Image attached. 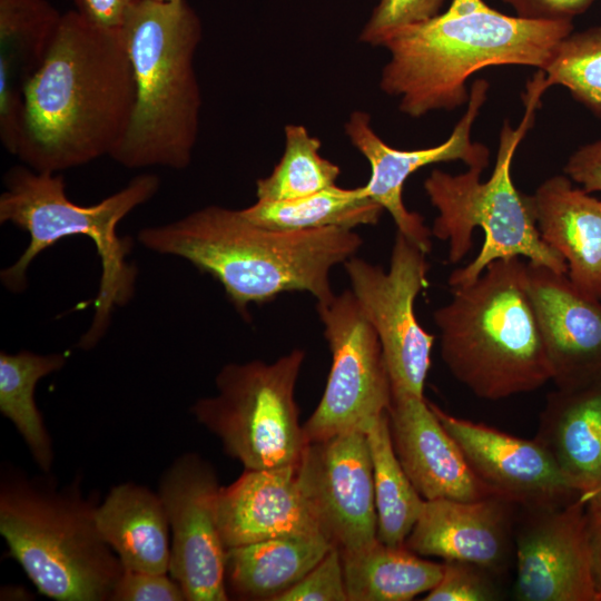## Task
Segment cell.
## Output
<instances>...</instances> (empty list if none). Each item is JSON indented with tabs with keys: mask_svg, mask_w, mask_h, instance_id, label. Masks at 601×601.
<instances>
[{
	"mask_svg": "<svg viewBox=\"0 0 601 601\" xmlns=\"http://www.w3.org/2000/svg\"><path fill=\"white\" fill-rule=\"evenodd\" d=\"M120 29L136 100L129 126L109 157L129 169H185L191 162L203 105L195 70L201 21L186 0H138Z\"/></svg>",
	"mask_w": 601,
	"mask_h": 601,
	"instance_id": "obj_4",
	"label": "cell"
},
{
	"mask_svg": "<svg viewBox=\"0 0 601 601\" xmlns=\"http://www.w3.org/2000/svg\"><path fill=\"white\" fill-rule=\"evenodd\" d=\"M284 152L272 173L256 181L260 201L300 198L336 186L339 167L321 155V140L303 125L284 128Z\"/></svg>",
	"mask_w": 601,
	"mask_h": 601,
	"instance_id": "obj_30",
	"label": "cell"
},
{
	"mask_svg": "<svg viewBox=\"0 0 601 601\" xmlns=\"http://www.w3.org/2000/svg\"><path fill=\"white\" fill-rule=\"evenodd\" d=\"M539 73L544 90L562 86L601 118V27L572 31Z\"/></svg>",
	"mask_w": 601,
	"mask_h": 601,
	"instance_id": "obj_31",
	"label": "cell"
},
{
	"mask_svg": "<svg viewBox=\"0 0 601 601\" xmlns=\"http://www.w3.org/2000/svg\"><path fill=\"white\" fill-rule=\"evenodd\" d=\"M136 82L121 29L62 13L48 53L24 90L14 156L60 173L110 156L135 107Z\"/></svg>",
	"mask_w": 601,
	"mask_h": 601,
	"instance_id": "obj_1",
	"label": "cell"
},
{
	"mask_svg": "<svg viewBox=\"0 0 601 601\" xmlns=\"http://www.w3.org/2000/svg\"><path fill=\"white\" fill-rule=\"evenodd\" d=\"M587 503L601 490V382L550 393L534 437Z\"/></svg>",
	"mask_w": 601,
	"mask_h": 601,
	"instance_id": "obj_23",
	"label": "cell"
},
{
	"mask_svg": "<svg viewBox=\"0 0 601 601\" xmlns=\"http://www.w3.org/2000/svg\"><path fill=\"white\" fill-rule=\"evenodd\" d=\"M518 17L541 21H572L594 0H503Z\"/></svg>",
	"mask_w": 601,
	"mask_h": 601,
	"instance_id": "obj_36",
	"label": "cell"
},
{
	"mask_svg": "<svg viewBox=\"0 0 601 601\" xmlns=\"http://www.w3.org/2000/svg\"><path fill=\"white\" fill-rule=\"evenodd\" d=\"M542 95L538 87L528 83L525 115L515 129L504 121L495 165L487 180H481L485 169L481 166L469 167L457 175L436 168L424 180V190L437 210L432 236L449 243L450 263H459L471 250L475 228L484 233L476 257L451 273V288L473 283L496 259L525 257L531 264L568 273L565 260L541 238L531 195L518 190L511 177L514 152L533 124Z\"/></svg>",
	"mask_w": 601,
	"mask_h": 601,
	"instance_id": "obj_8",
	"label": "cell"
},
{
	"mask_svg": "<svg viewBox=\"0 0 601 601\" xmlns=\"http://www.w3.org/2000/svg\"><path fill=\"white\" fill-rule=\"evenodd\" d=\"M256 225L276 230H308L322 228L354 229L376 225L384 211L364 187L333 186L315 194L290 200L260 201L240 209Z\"/></svg>",
	"mask_w": 601,
	"mask_h": 601,
	"instance_id": "obj_27",
	"label": "cell"
},
{
	"mask_svg": "<svg viewBox=\"0 0 601 601\" xmlns=\"http://www.w3.org/2000/svg\"><path fill=\"white\" fill-rule=\"evenodd\" d=\"M220 487L213 465L196 453L178 456L160 477L171 532L169 574L186 601L229 600L217 520Z\"/></svg>",
	"mask_w": 601,
	"mask_h": 601,
	"instance_id": "obj_12",
	"label": "cell"
},
{
	"mask_svg": "<svg viewBox=\"0 0 601 601\" xmlns=\"http://www.w3.org/2000/svg\"><path fill=\"white\" fill-rule=\"evenodd\" d=\"M592 574L601 600V492L585 503Z\"/></svg>",
	"mask_w": 601,
	"mask_h": 601,
	"instance_id": "obj_39",
	"label": "cell"
},
{
	"mask_svg": "<svg viewBox=\"0 0 601 601\" xmlns=\"http://www.w3.org/2000/svg\"><path fill=\"white\" fill-rule=\"evenodd\" d=\"M63 353H0V412L17 428L42 473L53 463L51 437L35 401L37 383L66 365Z\"/></svg>",
	"mask_w": 601,
	"mask_h": 601,
	"instance_id": "obj_28",
	"label": "cell"
},
{
	"mask_svg": "<svg viewBox=\"0 0 601 601\" xmlns=\"http://www.w3.org/2000/svg\"><path fill=\"white\" fill-rule=\"evenodd\" d=\"M95 519L125 570L169 573L170 528L158 492L134 482L115 485Z\"/></svg>",
	"mask_w": 601,
	"mask_h": 601,
	"instance_id": "obj_24",
	"label": "cell"
},
{
	"mask_svg": "<svg viewBox=\"0 0 601 601\" xmlns=\"http://www.w3.org/2000/svg\"><path fill=\"white\" fill-rule=\"evenodd\" d=\"M297 479L322 534L339 551L377 539L373 465L365 432L307 443Z\"/></svg>",
	"mask_w": 601,
	"mask_h": 601,
	"instance_id": "obj_13",
	"label": "cell"
},
{
	"mask_svg": "<svg viewBox=\"0 0 601 601\" xmlns=\"http://www.w3.org/2000/svg\"><path fill=\"white\" fill-rule=\"evenodd\" d=\"M444 0H380L361 30L362 43L380 46L393 31L430 20L440 13Z\"/></svg>",
	"mask_w": 601,
	"mask_h": 601,
	"instance_id": "obj_32",
	"label": "cell"
},
{
	"mask_svg": "<svg viewBox=\"0 0 601 601\" xmlns=\"http://www.w3.org/2000/svg\"><path fill=\"white\" fill-rule=\"evenodd\" d=\"M433 319L444 364L477 397L499 401L551 381L526 264L519 257L493 260L476 280L452 288Z\"/></svg>",
	"mask_w": 601,
	"mask_h": 601,
	"instance_id": "obj_5",
	"label": "cell"
},
{
	"mask_svg": "<svg viewBox=\"0 0 601 601\" xmlns=\"http://www.w3.org/2000/svg\"><path fill=\"white\" fill-rule=\"evenodd\" d=\"M324 535L283 536L226 549L228 595L274 601L305 577L332 549Z\"/></svg>",
	"mask_w": 601,
	"mask_h": 601,
	"instance_id": "obj_25",
	"label": "cell"
},
{
	"mask_svg": "<svg viewBox=\"0 0 601 601\" xmlns=\"http://www.w3.org/2000/svg\"><path fill=\"white\" fill-rule=\"evenodd\" d=\"M305 352L295 348L267 363H229L218 372L217 393L198 398L190 411L245 470L295 465L307 445L295 386Z\"/></svg>",
	"mask_w": 601,
	"mask_h": 601,
	"instance_id": "obj_9",
	"label": "cell"
},
{
	"mask_svg": "<svg viewBox=\"0 0 601 601\" xmlns=\"http://www.w3.org/2000/svg\"><path fill=\"white\" fill-rule=\"evenodd\" d=\"M426 254L397 231L388 270L356 256L343 264L351 290L378 336L392 393L424 396L434 335L421 326L414 306L428 283Z\"/></svg>",
	"mask_w": 601,
	"mask_h": 601,
	"instance_id": "obj_11",
	"label": "cell"
},
{
	"mask_svg": "<svg viewBox=\"0 0 601 601\" xmlns=\"http://www.w3.org/2000/svg\"><path fill=\"white\" fill-rule=\"evenodd\" d=\"M489 87L484 79L472 83L464 115L449 138L434 147L402 150L387 145L375 132L370 114L363 110L352 111L344 125L348 140L371 167L370 179L363 186L365 193L388 211L397 231L425 253L432 247V231L418 213L408 210L404 205V184L416 170L437 162L462 160L467 167L486 168L490 150L485 145L472 141L471 131L486 100Z\"/></svg>",
	"mask_w": 601,
	"mask_h": 601,
	"instance_id": "obj_14",
	"label": "cell"
},
{
	"mask_svg": "<svg viewBox=\"0 0 601 601\" xmlns=\"http://www.w3.org/2000/svg\"><path fill=\"white\" fill-rule=\"evenodd\" d=\"M110 601H186V598L168 573L124 569Z\"/></svg>",
	"mask_w": 601,
	"mask_h": 601,
	"instance_id": "obj_35",
	"label": "cell"
},
{
	"mask_svg": "<svg viewBox=\"0 0 601 601\" xmlns=\"http://www.w3.org/2000/svg\"><path fill=\"white\" fill-rule=\"evenodd\" d=\"M387 414L396 456L424 500L475 501L494 495L424 396L392 393Z\"/></svg>",
	"mask_w": 601,
	"mask_h": 601,
	"instance_id": "obj_18",
	"label": "cell"
},
{
	"mask_svg": "<svg viewBox=\"0 0 601 601\" xmlns=\"http://www.w3.org/2000/svg\"><path fill=\"white\" fill-rule=\"evenodd\" d=\"M514 508L496 495L475 501L425 500L405 545L418 555L500 572L510 560Z\"/></svg>",
	"mask_w": 601,
	"mask_h": 601,
	"instance_id": "obj_19",
	"label": "cell"
},
{
	"mask_svg": "<svg viewBox=\"0 0 601 601\" xmlns=\"http://www.w3.org/2000/svg\"><path fill=\"white\" fill-rule=\"evenodd\" d=\"M3 183L0 223H10L29 235L24 252L1 272V282L10 292L24 290L29 266L57 242L71 236H85L93 242L101 276L92 321L78 347H95L106 334L115 309L125 306L135 292L137 269L127 260L132 243L117 234V226L157 194L159 178L154 174L138 175L120 190L90 206L78 205L68 197L59 173L37 171L22 164L10 168Z\"/></svg>",
	"mask_w": 601,
	"mask_h": 601,
	"instance_id": "obj_6",
	"label": "cell"
},
{
	"mask_svg": "<svg viewBox=\"0 0 601 601\" xmlns=\"http://www.w3.org/2000/svg\"><path fill=\"white\" fill-rule=\"evenodd\" d=\"M531 200L541 238L565 260L569 279L601 299V199L555 175Z\"/></svg>",
	"mask_w": 601,
	"mask_h": 601,
	"instance_id": "obj_21",
	"label": "cell"
},
{
	"mask_svg": "<svg viewBox=\"0 0 601 601\" xmlns=\"http://www.w3.org/2000/svg\"><path fill=\"white\" fill-rule=\"evenodd\" d=\"M526 280L551 381L559 388L601 382V299L578 288L566 274L531 263Z\"/></svg>",
	"mask_w": 601,
	"mask_h": 601,
	"instance_id": "obj_17",
	"label": "cell"
},
{
	"mask_svg": "<svg viewBox=\"0 0 601 601\" xmlns=\"http://www.w3.org/2000/svg\"><path fill=\"white\" fill-rule=\"evenodd\" d=\"M514 536L519 601H601L592 574L585 503L523 509Z\"/></svg>",
	"mask_w": 601,
	"mask_h": 601,
	"instance_id": "obj_15",
	"label": "cell"
},
{
	"mask_svg": "<svg viewBox=\"0 0 601 601\" xmlns=\"http://www.w3.org/2000/svg\"><path fill=\"white\" fill-rule=\"evenodd\" d=\"M217 520L226 549L274 538L323 535L299 486L297 464L244 470L220 487Z\"/></svg>",
	"mask_w": 601,
	"mask_h": 601,
	"instance_id": "obj_20",
	"label": "cell"
},
{
	"mask_svg": "<svg viewBox=\"0 0 601 601\" xmlns=\"http://www.w3.org/2000/svg\"><path fill=\"white\" fill-rule=\"evenodd\" d=\"M274 601H348L339 550L332 546L305 577Z\"/></svg>",
	"mask_w": 601,
	"mask_h": 601,
	"instance_id": "obj_34",
	"label": "cell"
},
{
	"mask_svg": "<svg viewBox=\"0 0 601 601\" xmlns=\"http://www.w3.org/2000/svg\"><path fill=\"white\" fill-rule=\"evenodd\" d=\"M572 31V21L531 20L483 0H452L443 13L382 40L390 58L378 85L412 118L451 111L469 101L466 81L474 72L508 65L542 70Z\"/></svg>",
	"mask_w": 601,
	"mask_h": 601,
	"instance_id": "obj_3",
	"label": "cell"
},
{
	"mask_svg": "<svg viewBox=\"0 0 601 601\" xmlns=\"http://www.w3.org/2000/svg\"><path fill=\"white\" fill-rule=\"evenodd\" d=\"M599 492H601V490H600ZM599 492H598V493H599ZM598 493H597V494H598Z\"/></svg>",
	"mask_w": 601,
	"mask_h": 601,
	"instance_id": "obj_41",
	"label": "cell"
},
{
	"mask_svg": "<svg viewBox=\"0 0 601 601\" xmlns=\"http://www.w3.org/2000/svg\"><path fill=\"white\" fill-rule=\"evenodd\" d=\"M499 599L489 571L472 563L445 561L437 584L425 601H491Z\"/></svg>",
	"mask_w": 601,
	"mask_h": 601,
	"instance_id": "obj_33",
	"label": "cell"
},
{
	"mask_svg": "<svg viewBox=\"0 0 601 601\" xmlns=\"http://www.w3.org/2000/svg\"><path fill=\"white\" fill-rule=\"evenodd\" d=\"M365 434L373 465L377 539L388 545H403L425 500L396 456L387 412L371 422Z\"/></svg>",
	"mask_w": 601,
	"mask_h": 601,
	"instance_id": "obj_29",
	"label": "cell"
},
{
	"mask_svg": "<svg viewBox=\"0 0 601 601\" xmlns=\"http://www.w3.org/2000/svg\"><path fill=\"white\" fill-rule=\"evenodd\" d=\"M61 17L47 0H0V140L13 156L26 87L42 65Z\"/></svg>",
	"mask_w": 601,
	"mask_h": 601,
	"instance_id": "obj_22",
	"label": "cell"
},
{
	"mask_svg": "<svg viewBox=\"0 0 601 601\" xmlns=\"http://www.w3.org/2000/svg\"><path fill=\"white\" fill-rule=\"evenodd\" d=\"M332 355L324 393L303 424L307 443L365 432L392 403V384L378 336L351 289L317 302Z\"/></svg>",
	"mask_w": 601,
	"mask_h": 601,
	"instance_id": "obj_10",
	"label": "cell"
},
{
	"mask_svg": "<svg viewBox=\"0 0 601 601\" xmlns=\"http://www.w3.org/2000/svg\"><path fill=\"white\" fill-rule=\"evenodd\" d=\"M428 403L474 474L494 495L522 509L558 506L580 497L535 439L518 437Z\"/></svg>",
	"mask_w": 601,
	"mask_h": 601,
	"instance_id": "obj_16",
	"label": "cell"
},
{
	"mask_svg": "<svg viewBox=\"0 0 601 601\" xmlns=\"http://www.w3.org/2000/svg\"><path fill=\"white\" fill-rule=\"evenodd\" d=\"M158 1H175V0H158Z\"/></svg>",
	"mask_w": 601,
	"mask_h": 601,
	"instance_id": "obj_40",
	"label": "cell"
},
{
	"mask_svg": "<svg viewBox=\"0 0 601 601\" xmlns=\"http://www.w3.org/2000/svg\"><path fill=\"white\" fill-rule=\"evenodd\" d=\"M564 173L588 193L601 191V139L579 147L569 157Z\"/></svg>",
	"mask_w": 601,
	"mask_h": 601,
	"instance_id": "obj_37",
	"label": "cell"
},
{
	"mask_svg": "<svg viewBox=\"0 0 601 601\" xmlns=\"http://www.w3.org/2000/svg\"><path fill=\"white\" fill-rule=\"evenodd\" d=\"M77 11L90 23L116 30L124 24L128 11L138 0H73Z\"/></svg>",
	"mask_w": 601,
	"mask_h": 601,
	"instance_id": "obj_38",
	"label": "cell"
},
{
	"mask_svg": "<svg viewBox=\"0 0 601 601\" xmlns=\"http://www.w3.org/2000/svg\"><path fill=\"white\" fill-rule=\"evenodd\" d=\"M43 474L29 477L3 464L0 534L46 597L110 601L124 566L98 531V497L93 493L85 497L78 477L59 487L49 473Z\"/></svg>",
	"mask_w": 601,
	"mask_h": 601,
	"instance_id": "obj_7",
	"label": "cell"
},
{
	"mask_svg": "<svg viewBox=\"0 0 601 601\" xmlns=\"http://www.w3.org/2000/svg\"><path fill=\"white\" fill-rule=\"evenodd\" d=\"M339 552L348 601H410L431 591L443 573V563L378 539Z\"/></svg>",
	"mask_w": 601,
	"mask_h": 601,
	"instance_id": "obj_26",
	"label": "cell"
},
{
	"mask_svg": "<svg viewBox=\"0 0 601 601\" xmlns=\"http://www.w3.org/2000/svg\"><path fill=\"white\" fill-rule=\"evenodd\" d=\"M137 237L145 248L180 257L213 276L246 319L250 304H265L284 293L329 299L332 269L363 244L353 229L276 230L254 224L240 209L217 205L145 227Z\"/></svg>",
	"mask_w": 601,
	"mask_h": 601,
	"instance_id": "obj_2",
	"label": "cell"
}]
</instances>
